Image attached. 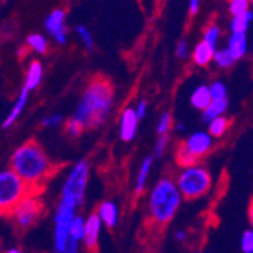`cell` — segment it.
Masks as SVG:
<instances>
[{
	"label": "cell",
	"mask_w": 253,
	"mask_h": 253,
	"mask_svg": "<svg viewBox=\"0 0 253 253\" xmlns=\"http://www.w3.org/2000/svg\"><path fill=\"white\" fill-rule=\"evenodd\" d=\"M114 103L112 84L103 78L96 76L91 79L79 100L73 119L82 129H94L105 123Z\"/></svg>",
	"instance_id": "1"
},
{
	"label": "cell",
	"mask_w": 253,
	"mask_h": 253,
	"mask_svg": "<svg viewBox=\"0 0 253 253\" xmlns=\"http://www.w3.org/2000/svg\"><path fill=\"white\" fill-rule=\"evenodd\" d=\"M11 170L35 194H40L45 180L53 173V164L40 144L35 141H28L12 153Z\"/></svg>",
	"instance_id": "2"
},
{
	"label": "cell",
	"mask_w": 253,
	"mask_h": 253,
	"mask_svg": "<svg viewBox=\"0 0 253 253\" xmlns=\"http://www.w3.org/2000/svg\"><path fill=\"white\" fill-rule=\"evenodd\" d=\"M182 203V196L176 187V183L164 177L153 187L149 199V212L150 218L158 224H167L176 215Z\"/></svg>",
	"instance_id": "3"
},
{
	"label": "cell",
	"mask_w": 253,
	"mask_h": 253,
	"mask_svg": "<svg viewBox=\"0 0 253 253\" xmlns=\"http://www.w3.org/2000/svg\"><path fill=\"white\" fill-rule=\"evenodd\" d=\"M35 194L12 170L0 171V215H11L15 206Z\"/></svg>",
	"instance_id": "4"
},
{
	"label": "cell",
	"mask_w": 253,
	"mask_h": 253,
	"mask_svg": "<svg viewBox=\"0 0 253 253\" xmlns=\"http://www.w3.org/2000/svg\"><path fill=\"white\" fill-rule=\"evenodd\" d=\"M174 183H176V187L182 197L197 199L210 191L212 177L205 167L196 164L193 167L183 169L179 173L177 180Z\"/></svg>",
	"instance_id": "5"
},
{
	"label": "cell",
	"mask_w": 253,
	"mask_h": 253,
	"mask_svg": "<svg viewBox=\"0 0 253 253\" xmlns=\"http://www.w3.org/2000/svg\"><path fill=\"white\" fill-rule=\"evenodd\" d=\"M88 176H89V164L86 161H79L78 164H75L72 171L68 173L64 185H62L59 200L79 208L84 202V197H85Z\"/></svg>",
	"instance_id": "6"
},
{
	"label": "cell",
	"mask_w": 253,
	"mask_h": 253,
	"mask_svg": "<svg viewBox=\"0 0 253 253\" xmlns=\"http://www.w3.org/2000/svg\"><path fill=\"white\" fill-rule=\"evenodd\" d=\"M42 214V202L38 194H31L23 199L11 212L14 221L18 227L28 229L31 227Z\"/></svg>",
	"instance_id": "7"
},
{
	"label": "cell",
	"mask_w": 253,
	"mask_h": 253,
	"mask_svg": "<svg viewBox=\"0 0 253 253\" xmlns=\"http://www.w3.org/2000/svg\"><path fill=\"white\" fill-rule=\"evenodd\" d=\"M182 146L196 159H199L212 149V136L208 132H194L187 138V141L182 143Z\"/></svg>",
	"instance_id": "8"
},
{
	"label": "cell",
	"mask_w": 253,
	"mask_h": 253,
	"mask_svg": "<svg viewBox=\"0 0 253 253\" xmlns=\"http://www.w3.org/2000/svg\"><path fill=\"white\" fill-rule=\"evenodd\" d=\"M45 29L47 32L59 42H67V28H65V11L64 9H55L49 17L45 18Z\"/></svg>",
	"instance_id": "9"
},
{
	"label": "cell",
	"mask_w": 253,
	"mask_h": 253,
	"mask_svg": "<svg viewBox=\"0 0 253 253\" xmlns=\"http://www.w3.org/2000/svg\"><path fill=\"white\" fill-rule=\"evenodd\" d=\"M102 221L97 214H91L88 220H85V229H84V244L89 252H96L99 244V234H100Z\"/></svg>",
	"instance_id": "10"
},
{
	"label": "cell",
	"mask_w": 253,
	"mask_h": 253,
	"mask_svg": "<svg viewBox=\"0 0 253 253\" xmlns=\"http://www.w3.org/2000/svg\"><path fill=\"white\" fill-rule=\"evenodd\" d=\"M136 127H138V119L132 108H126L122 112L120 117V138L125 143L132 141L136 135Z\"/></svg>",
	"instance_id": "11"
},
{
	"label": "cell",
	"mask_w": 253,
	"mask_h": 253,
	"mask_svg": "<svg viewBox=\"0 0 253 253\" xmlns=\"http://www.w3.org/2000/svg\"><path fill=\"white\" fill-rule=\"evenodd\" d=\"M97 215H99L100 221L105 223L108 227H116L117 223H119V208H117V205L114 202H111V200L103 202L99 206Z\"/></svg>",
	"instance_id": "12"
},
{
	"label": "cell",
	"mask_w": 253,
	"mask_h": 253,
	"mask_svg": "<svg viewBox=\"0 0 253 253\" xmlns=\"http://www.w3.org/2000/svg\"><path fill=\"white\" fill-rule=\"evenodd\" d=\"M227 52L231 53L234 61L241 59L247 52V37H246V34H232L227 41Z\"/></svg>",
	"instance_id": "13"
},
{
	"label": "cell",
	"mask_w": 253,
	"mask_h": 253,
	"mask_svg": "<svg viewBox=\"0 0 253 253\" xmlns=\"http://www.w3.org/2000/svg\"><path fill=\"white\" fill-rule=\"evenodd\" d=\"M42 81V64L40 61H32L29 64L28 73H26V81H25V89L32 91L35 89Z\"/></svg>",
	"instance_id": "14"
},
{
	"label": "cell",
	"mask_w": 253,
	"mask_h": 253,
	"mask_svg": "<svg viewBox=\"0 0 253 253\" xmlns=\"http://www.w3.org/2000/svg\"><path fill=\"white\" fill-rule=\"evenodd\" d=\"M28 97H29V91H26L25 88H23V89H21V93H20V96H18V99L15 100V105H14L12 111L9 112V116L5 119V122H3V125H2L5 129L11 127V126L15 123V120L20 117V114L23 112V109H25V106H26V103H28Z\"/></svg>",
	"instance_id": "15"
},
{
	"label": "cell",
	"mask_w": 253,
	"mask_h": 253,
	"mask_svg": "<svg viewBox=\"0 0 253 253\" xmlns=\"http://www.w3.org/2000/svg\"><path fill=\"white\" fill-rule=\"evenodd\" d=\"M214 53H215V49L211 47V45H208L206 42H199L196 45V49L193 52V59L197 65L200 67H205V65H208L212 58H214Z\"/></svg>",
	"instance_id": "16"
},
{
	"label": "cell",
	"mask_w": 253,
	"mask_h": 253,
	"mask_svg": "<svg viewBox=\"0 0 253 253\" xmlns=\"http://www.w3.org/2000/svg\"><path fill=\"white\" fill-rule=\"evenodd\" d=\"M227 105H229L227 99L211 100V103L208 105V108H206V109L203 111V116H202V117H203V122L210 123V122H212L214 119L223 116L224 111L227 109Z\"/></svg>",
	"instance_id": "17"
},
{
	"label": "cell",
	"mask_w": 253,
	"mask_h": 253,
	"mask_svg": "<svg viewBox=\"0 0 253 253\" xmlns=\"http://www.w3.org/2000/svg\"><path fill=\"white\" fill-rule=\"evenodd\" d=\"M210 103H211V96H210L208 86H205V85L197 86V88L193 91V94H191V105H193L196 109L205 111L206 108H208Z\"/></svg>",
	"instance_id": "18"
},
{
	"label": "cell",
	"mask_w": 253,
	"mask_h": 253,
	"mask_svg": "<svg viewBox=\"0 0 253 253\" xmlns=\"http://www.w3.org/2000/svg\"><path fill=\"white\" fill-rule=\"evenodd\" d=\"M152 163H153V156H149L143 161L140 171H138V174H136V182H135V193L136 194H141L144 191L146 182H147V177H149V173L152 169Z\"/></svg>",
	"instance_id": "19"
},
{
	"label": "cell",
	"mask_w": 253,
	"mask_h": 253,
	"mask_svg": "<svg viewBox=\"0 0 253 253\" xmlns=\"http://www.w3.org/2000/svg\"><path fill=\"white\" fill-rule=\"evenodd\" d=\"M253 18V12L252 9L246 11L241 15H235L231 21V31L232 34H246L249 26H250V21Z\"/></svg>",
	"instance_id": "20"
},
{
	"label": "cell",
	"mask_w": 253,
	"mask_h": 253,
	"mask_svg": "<svg viewBox=\"0 0 253 253\" xmlns=\"http://www.w3.org/2000/svg\"><path fill=\"white\" fill-rule=\"evenodd\" d=\"M84 229H85V220L81 217V215H76L72 223H70V227H68V235H70V240H75V241H82L84 238Z\"/></svg>",
	"instance_id": "21"
},
{
	"label": "cell",
	"mask_w": 253,
	"mask_h": 253,
	"mask_svg": "<svg viewBox=\"0 0 253 253\" xmlns=\"http://www.w3.org/2000/svg\"><path fill=\"white\" fill-rule=\"evenodd\" d=\"M176 163L180 166V167H183V169H188V167H193V166H196L197 164V159L191 155V153H188L187 150H185V147H183L182 144L177 147V150H176Z\"/></svg>",
	"instance_id": "22"
},
{
	"label": "cell",
	"mask_w": 253,
	"mask_h": 253,
	"mask_svg": "<svg viewBox=\"0 0 253 253\" xmlns=\"http://www.w3.org/2000/svg\"><path fill=\"white\" fill-rule=\"evenodd\" d=\"M229 127V119H226L224 116H220L217 119H214L212 122H210V135L211 136H221L226 133Z\"/></svg>",
	"instance_id": "23"
},
{
	"label": "cell",
	"mask_w": 253,
	"mask_h": 253,
	"mask_svg": "<svg viewBox=\"0 0 253 253\" xmlns=\"http://www.w3.org/2000/svg\"><path fill=\"white\" fill-rule=\"evenodd\" d=\"M28 44L32 50H35L40 55H44L47 52V40L40 34H32L28 37Z\"/></svg>",
	"instance_id": "24"
},
{
	"label": "cell",
	"mask_w": 253,
	"mask_h": 253,
	"mask_svg": "<svg viewBox=\"0 0 253 253\" xmlns=\"http://www.w3.org/2000/svg\"><path fill=\"white\" fill-rule=\"evenodd\" d=\"M212 61H215V64L221 68H229L234 65V58L231 56V53L227 52V49H221V50H215Z\"/></svg>",
	"instance_id": "25"
},
{
	"label": "cell",
	"mask_w": 253,
	"mask_h": 253,
	"mask_svg": "<svg viewBox=\"0 0 253 253\" xmlns=\"http://www.w3.org/2000/svg\"><path fill=\"white\" fill-rule=\"evenodd\" d=\"M218 37H220V29L218 26L215 25H210L208 28L205 29V34H203V42H206L208 45L215 49V44L218 41Z\"/></svg>",
	"instance_id": "26"
},
{
	"label": "cell",
	"mask_w": 253,
	"mask_h": 253,
	"mask_svg": "<svg viewBox=\"0 0 253 253\" xmlns=\"http://www.w3.org/2000/svg\"><path fill=\"white\" fill-rule=\"evenodd\" d=\"M208 91H210V96H211V100H221V99H227V89H226V85L223 82H214L211 86H208Z\"/></svg>",
	"instance_id": "27"
},
{
	"label": "cell",
	"mask_w": 253,
	"mask_h": 253,
	"mask_svg": "<svg viewBox=\"0 0 253 253\" xmlns=\"http://www.w3.org/2000/svg\"><path fill=\"white\" fill-rule=\"evenodd\" d=\"M249 6H250V3L247 0H232V2H229V11H231V14L234 17L241 15L246 11H249Z\"/></svg>",
	"instance_id": "28"
},
{
	"label": "cell",
	"mask_w": 253,
	"mask_h": 253,
	"mask_svg": "<svg viewBox=\"0 0 253 253\" xmlns=\"http://www.w3.org/2000/svg\"><path fill=\"white\" fill-rule=\"evenodd\" d=\"M170 126H171V117H170L169 112H164L163 116L159 117V122H158V126H156V132L159 133V136L167 135Z\"/></svg>",
	"instance_id": "29"
},
{
	"label": "cell",
	"mask_w": 253,
	"mask_h": 253,
	"mask_svg": "<svg viewBox=\"0 0 253 253\" xmlns=\"http://www.w3.org/2000/svg\"><path fill=\"white\" fill-rule=\"evenodd\" d=\"M76 34L79 35V38L84 41V44H85V47L86 49H93V44H94V41H93V35H91V32L85 28V26H82V25H79V26H76Z\"/></svg>",
	"instance_id": "30"
},
{
	"label": "cell",
	"mask_w": 253,
	"mask_h": 253,
	"mask_svg": "<svg viewBox=\"0 0 253 253\" xmlns=\"http://www.w3.org/2000/svg\"><path fill=\"white\" fill-rule=\"evenodd\" d=\"M241 250H243V253H253V232H252V229L246 231L241 237Z\"/></svg>",
	"instance_id": "31"
},
{
	"label": "cell",
	"mask_w": 253,
	"mask_h": 253,
	"mask_svg": "<svg viewBox=\"0 0 253 253\" xmlns=\"http://www.w3.org/2000/svg\"><path fill=\"white\" fill-rule=\"evenodd\" d=\"M167 143H169L167 135L159 136V140L156 141V144H155V150H153V156H155V158H161V156L164 155L166 147H167Z\"/></svg>",
	"instance_id": "32"
},
{
	"label": "cell",
	"mask_w": 253,
	"mask_h": 253,
	"mask_svg": "<svg viewBox=\"0 0 253 253\" xmlns=\"http://www.w3.org/2000/svg\"><path fill=\"white\" fill-rule=\"evenodd\" d=\"M65 129H67V133L68 135H72V136H78L81 135V132L84 130L82 126L75 120V119H70L67 123H65Z\"/></svg>",
	"instance_id": "33"
},
{
	"label": "cell",
	"mask_w": 253,
	"mask_h": 253,
	"mask_svg": "<svg viewBox=\"0 0 253 253\" xmlns=\"http://www.w3.org/2000/svg\"><path fill=\"white\" fill-rule=\"evenodd\" d=\"M133 112H135V116H136L138 120L144 119L146 114H147V102L146 100H140V102L136 103V109H133Z\"/></svg>",
	"instance_id": "34"
},
{
	"label": "cell",
	"mask_w": 253,
	"mask_h": 253,
	"mask_svg": "<svg viewBox=\"0 0 253 253\" xmlns=\"http://www.w3.org/2000/svg\"><path fill=\"white\" fill-rule=\"evenodd\" d=\"M61 122H62V116H59V114H55V116L44 117V119H42V126H45V127H50V126H58Z\"/></svg>",
	"instance_id": "35"
},
{
	"label": "cell",
	"mask_w": 253,
	"mask_h": 253,
	"mask_svg": "<svg viewBox=\"0 0 253 253\" xmlns=\"http://www.w3.org/2000/svg\"><path fill=\"white\" fill-rule=\"evenodd\" d=\"M187 53H188V44L185 40H182V41H179L177 47H176V55H177V58L182 59L187 56Z\"/></svg>",
	"instance_id": "36"
},
{
	"label": "cell",
	"mask_w": 253,
	"mask_h": 253,
	"mask_svg": "<svg viewBox=\"0 0 253 253\" xmlns=\"http://www.w3.org/2000/svg\"><path fill=\"white\" fill-rule=\"evenodd\" d=\"M64 253H79V243L75 240H68V244Z\"/></svg>",
	"instance_id": "37"
},
{
	"label": "cell",
	"mask_w": 253,
	"mask_h": 253,
	"mask_svg": "<svg viewBox=\"0 0 253 253\" xmlns=\"http://www.w3.org/2000/svg\"><path fill=\"white\" fill-rule=\"evenodd\" d=\"M199 8H200V2H199V0H191V2H190V14L191 15H196L197 11H199Z\"/></svg>",
	"instance_id": "38"
},
{
	"label": "cell",
	"mask_w": 253,
	"mask_h": 253,
	"mask_svg": "<svg viewBox=\"0 0 253 253\" xmlns=\"http://www.w3.org/2000/svg\"><path fill=\"white\" fill-rule=\"evenodd\" d=\"M174 237H176L177 241H183V240L187 238V234L183 232V231H176V232H174Z\"/></svg>",
	"instance_id": "39"
},
{
	"label": "cell",
	"mask_w": 253,
	"mask_h": 253,
	"mask_svg": "<svg viewBox=\"0 0 253 253\" xmlns=\"http://www.w3.org/2000/svg\"><path fill=\"white\" fill-rule=\"evenodd\" d=\"M6 253H21V252H20V249L14 247V249H9V250H8Z\"/></svg>",
	"instance_id": "40"
},
{
	"label": "cell",
	"mask_w": 253,
	"mask_h": 253,
	"mask_svg": "<svg viewBox=\"0 0 253 253\" xmlns=\"http://www.w3.org/2000/svg\"><path fill=\"white\" fill-rule=\"evenodd\" d=\"M177 130H183V125H177Z\"/></svg>",
	"instance_id": "41"
}]
</instances>
